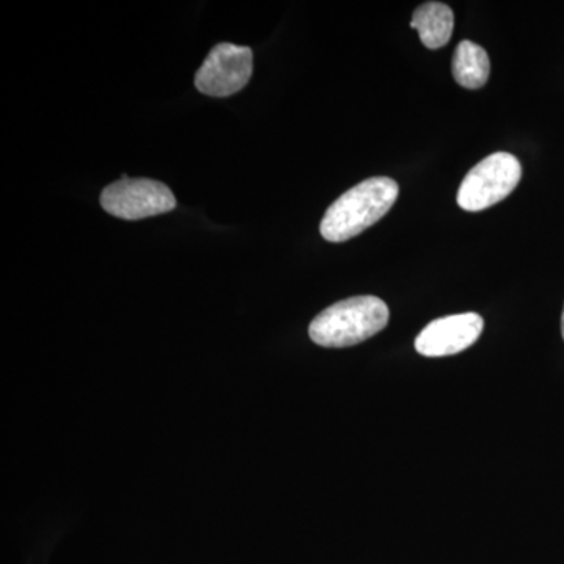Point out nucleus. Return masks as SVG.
Instances as JSON below:
<instances>
[{"label": "nucleus", "instance_id": "1a4fd4ad", "mask_svg": "<svg viewBox=\"0 0 564 564\" xmlns=\"http://www.w3.org/2000/svg\"><path fill=\"white\" fill-rule=\"evenodd\" d=\"M562 333H563V339H564V310L562 315Z\"/></svg>", "mask_w": 564, "mask_h": 564}, {"label": "nucleus", "instance_id": "0eeeda50", "mask_svg": "<svg viewBox=\"0 0 564 564\" xmlns=\"http://www.w3.org/2000/svg\"><path fill=\"white\" fill-rule=\"evenodd\" d=\"M411 28L417 31L419 39L429 50H441L454 33V11L441 2L422 3L414 11Z\"/></svg>", "mask_w": 564, "mask_h": 564}, {"label": "nucleus", "instance_id": "f03ea898", "mask_svg": "<svg viewBox=\"0 0 564 564\" xmlns=\"http://www.w3.org/2000/svg\"><path fill=\"white\" fill-rule=\"evenodd\" d=\"M389 322V307L378 296H352L326 307L314 318L310 336L326 348L352 347L383 332Z\"/></svg>", "mask_w": 564, "mask_h": 564}, {"label": "nucleus", "instance_id": "f257e3e1", "mask_svg": "<svg viewBox=\"0 0 564 564\" xmlns=\"http://www.w3.org/2000/svg\"><path fill=\"white\" fill-rule=\"evenodd\" d=\"M399 192V184L391 177L359 182L326 210L321 223L323 239L340 243L359 236L391 210Z\"/></svg>", "mask_w": 564, "mask_h": 564}, {"label": "nucleus", "instance_id": "6e6552de", "mask_svg": "<svg viewBox=\"0 0 564 564\" xmlns=\"http://www.w3.org/2000/svg\"><path fill=\"white\" fill-rule=\"evenodd\" d=\"M452 70L456 84L469 90L484 87L491 73V62L488 52L473 41H462L456 46Z\"/></svg>", "mask_w": 564, "mask_h": 564}, {"label": "nucleus", "instance_id": "20e7f679", "mask_svg": "<svg viewBox=\"0 0 564 564\" xmlns=\"http://www.w3.org/2000/svg\"><path fill=\"white\" fill-rule=\"evenodd\" d=\"M101 206L113 217L135 221L172 212L176 198L162 182L144 177L129 180L124 174L120 181L104 188Z\"/></svg>", "mask_w": 564, "mask_h": 564}, {"label": "nucleus", "instance_id": "39448f33", "mask_svg": "<svg viewBox=\"0 0 564 564\" xmlns=\"http://www.w3.org/2000/svg\"><path fill=\"white\" fill-rule=\"evenodd\" d=\"M252 74V51L220 43L214 47L195 76V85L212 98H228L247 87Z\"/></svg>", "mask_w": 564, "mask_h": 564}, {"label": "nucleus", "instance_id": "7ed1b4c3", "mask_svg": "<svg viewBox=\"0 0 564 564\" xmlns=\"http://www.w3.org/2000/svg\"><path fill=\"white\" fill-rule=\"evenodd\" d=\"M522 177L521 162L508 152H496L474 166L464 177L456 202L462 209L480 212L503 202Z\"/></svg>", "mask_w": 564, "mask_h": 564}, {"label": "nucleus", "instance_id": "423d86ee", "mask_svg": "<svg viewBox=\"0 0 564 564\" xmlns=\"http://www.w3.org/2000/svg\"><path fill=\"white\" fill-rule=\"evenodd\" d=\"M484 326V318L475 313L437 318L419 334L415 350L426 358L456 355L477 343Z\"/></svg>", "mask_w": 564, "mask_h": 564}]
</instances>
